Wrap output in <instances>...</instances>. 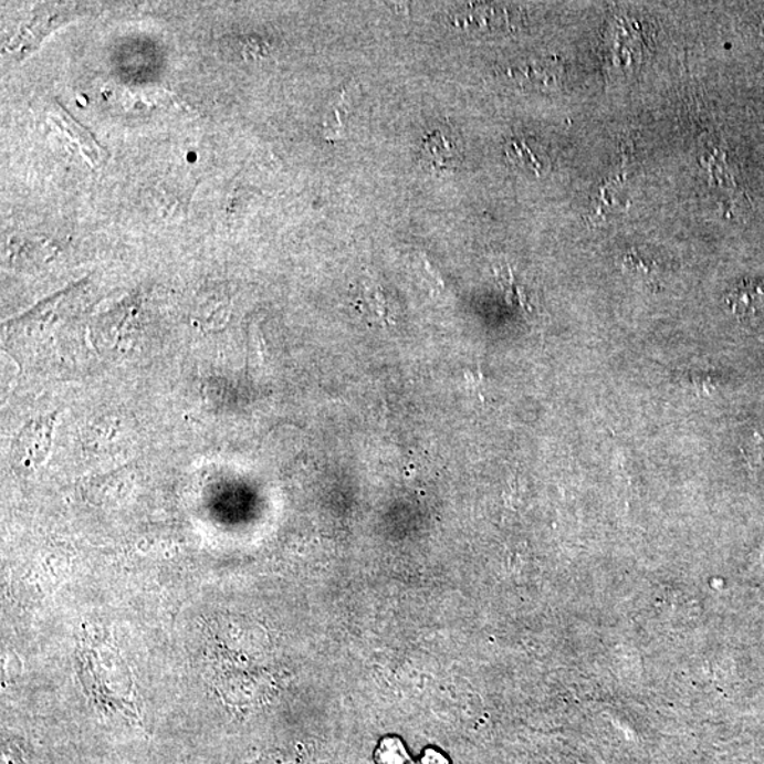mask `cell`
<instances>
[{
	"mask_svg": "<svg viewBox=\"0 0 764 764\" xmlns=\"http://www.w3.org/2000/svg\"><path fill=\"white\" fill-rule=\"evenodd\" d=\"M422 159L435 170L449 169L462 160V149L452 134L437 129L423 140Z\"/></svg>",
	"mask_w": 764,
	"mask_h": 764,
	"instance_id": "3957f363",
	"label": "cell"
},
{
	"mask_svg": "<svg viewBox=\"0 0 764 764\" xmlns=\"http://www.w3.org/2000/svg\"><path fill=\"white\" fill-rule=\"evenodd\" d=\"M377 764H408L409 756L396 737L384 739L376 752Z\"/></svg>",
	"mask_w": 764,
	"mask_h": 764,
	"instance_id": "8992f818",
	"label": "cell"
},
{
	"mask_svg": "<svg viewBox=\"0 0 764 764\" xmlns=\"http://www.w3.org/2000/svg\"><path fill=\"white\" fill-rule=\"evenodd\" d=\"M419 764H448L447 761H444V757L440 755V753L435 752V751H427L425 752V755L421 758V762Z\"/></svg>",
	"mask_w": 764,
	"mask_h": 764,
	"instance_id": "ba28073f",
	"label": "cell"
},
{
	"mask_svg": "<svg viewBox=\"0 0 764 764\" xmlns=\"http://www.w3.org/2000/svg\"><path fill=\"white\" fill-rule=\"evenodd\" d=\"M53 428L54 415L29 422L14 440L12 450L14 462L24 468L42 463L52 448Z\"/></svg>",
	"mask_w": 764,
	"mask_h": 764,
	"instance_id": "6da1fadb",
	"label": "cell"
},
{
	"mask_svg": "<svg viewBox=\"0 0 764 764\" xmlns=\"http://www.w3.org/2000/svg\"><path fill=\"white\" fill-rule=\"evenodd\" d=\"M348 108V91L341 95V98L333 104L331 111H328L325 121V136L327 139L341 138L344 130V119L347 116Z\"/></svg>",
	"mask_w": 764,
	"mask_h": 764,
	"instance_id": "5b68a950",
	"label": "cell"
},
{
	"mask_svg": "<svg viewBox=\"0 0 764 764\" xmlns=\"http://www.w3.org/2000/svg\"><path fill=\"white\" fill-rule=\"evenodd\" d=\"M538 154L540 151L531 148L527 140H510L507 145L509 158L513 160L514 164L523 167V169L534 171L536 175L543 174L544 167L546 166L544 156H540Z\"/></svg>",
	"mask_w": 764,
	"mask_h": 764,
	"instance_id": "277c9868",
	"label": "cell"
},
{
	"mask_svg": "<svg viewBox=\"0 0 764 764\" xmlns=\"http://www.w3.org/2000/svg\"><path fill=\"white\" fill-rule=\"evenodd\" d=\"M742 452L749 463H762L764 454V435L755 432L745 439Z\"/></svg>",
	"mask_w": 764,
	"mask_h": 764,
	"instance_id": "52a82bcc",
	"label": "cell"
},
{
	"mask_svg": "<svg viewBox=\"0 0 764 764\" xmlns=\"http://www.w3.org/2000/svg\"><path fill=\"white\" fill-rule=\"evenodd\" d=\"M726 306L739 322L747 326H757L764 321V286L755 281H743L735 290L728 293Z\"/></svg>",
	"mask_w": 764,
	"mask_h": 764,
	"instance_id": "7a4b0ae2",
	"label": "cell"
}]
</instances>
